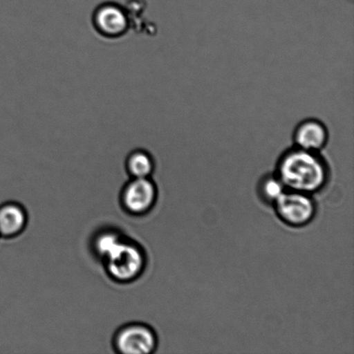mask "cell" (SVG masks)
Returning <instances> with one entry per match:
<instances>
[{
	"mask_svg": "<svg viewBox=\"0 0 354 354\" xmlns=\"http://www.w3.org/2000/svg\"><path fill=\"white\" fill-rule=\"evenodd\" d=\"M275 174L286 189L313 196L327 186L330 169L321 152L292 145L280 155Z\"/></svg>",
	"mask_w": 354,
	"mask_h": 354,
	"instance_id": "obj_1",
	"label": "cell"
},
{
	"mask_svg": "<svg viewBox=\"0 0 354 354\" xmlns=\"http://www.w3.org/2000/svg\"><path fill=\"white\" fill-rule=\"evenodd\" d=\"M277 218L290 227H306L317 215V207L311 194L284 191L272 205Z\"/></svg>",
	"mask_w": 354,
	"mask_h": 354,
	"instance_id": "obj_2",
	"label": "cell"
},
{
	"mask_svg": "<svg viewBox=\"0 0 354 354\" xmlns=\"http://www.w3.org/2000/svg\"><path fill=\"white\" fill-rule=\"evenodd\" d=\"M107 272L114 280L129 282L143 272L145 257L143 250L124 239L105 257Z\"/></svg>",
	"mask_w": 354,
	"mask_h": 354,
	"instance_id": "obj_3",
	"label": "cell"
},
{
	"mask_svg": "<svg viewBox=\"0 0 354 354\" xmlns=\"http://www.w3.org/2000/svg\"><path fill=\"white\" fill-rule=\"evenodd\" d=\"M158 346V338L150 327L131 324L121 328L115 337V348L124 354H150Z\"/></svg>",
	"mask_w": 354,
	"mask_h": 354,
	"instance_id": "obj_4",
	"label": "cell"
},
{
	"mask_svg": "<svg viewBox=\"0 0 354 354\" xmlns=\"http://www.w3.org/2000/svg\"><path fill=\"white\" fill-rule=\"evenodd\" d=\"M330 134L324 121L307 118L295 127L292 133L294 147L303 150L322 152L327 147Z\"/></svg>",
	"mask_w": 354,
	"mask_h": 354,
	"instance_id": "obj_5",
	"label": "cell"
},
{
	"mask_svg": "<svg viewBox=\"0 0 354 354\" xmlns=\"http://www.w3.org/2000/svg\"><path fill=\"white\" fill-rule=\"evenodd\" d=\"M157 197V187L150 178H134L124 187L122 203L130 213L142 214L153 207Z\"/></svg>",
	"mask_w": 354,
	"mask_h": 354,
	"instance_id": "obj_6",
	"label": "cell"
},
{
	"mask_svg": "<svg viewBox=\"0 0 354 354\" xmlns=\"http://www.w3.org/2000/svg\"><path fill=\"white\" fill-rule=\"evenodd\" d=\"M95 22L106 36H118L126 30L128 20L124 10L115 5H105L97 10Z\"/></svg>",
	"mask_w": 354,
	"mask_h": 354,
	"instance_id": "obj_7",
	"label": "cell"
},
{
	"mask_svg": "<svg viewBox=\"0 0 354 354\" xmlns=\"http://www.w3.org/2000/svg\"><path fill=\"white\" fill-rule=\"evenodd\" d=\"M26 211L19 205L7 203L0 207V235L13 237L20 234L26 227Z\"/></svg>",
	"mask_w": 354,
	"mask_h": 354,
	"instance_id": "obj_8",
	"label": "cell"
},
{
	"mask_svg": "<svg viewBox=\"0 0 354 354\" xmlns=\"http://www.w3.org/2000/svg\"><path fill=\"white\" fill-rule=\"evenodd\" d=\"M127 169L134 178H149L154 171V161L147 152L135 151L127 159Z\"/></svg>",
	"mask_w": 354,
	"mask_h": 354,
	"instance_id": "obj_9",
	"label": "cell"
},
{
	"mask_svg": "<svg viewBox=\"0 0 354 354\" xmlns=\"http://www.w3.org/2000/svg\"><path fill=\"white\" fill-rule=\"evenodd\" d=\"M282 182L275 173L263 177L259 184V194L266 203L273 205L286 191Z\"/></svg>",
	"mask_w": 354,
	"mask_h": 354,
	"instance_id": "obj_10",
	"label": "cell"
},
{
	"mask_svg": "<svg viewBox=\"0 0 354 354\" xmlns=\"http://www.w3.org/2000/svg\"><path fill=\"white\" fill-rule=\"evenodd\" d=\"M122 238L115 232L106 231L100 232L95 239L93 246L95 252L100 258L105 259V257L122 241Z\"/></svg>",
	"mask_w": 354,
	"mask_h": 354,
	"instance_id": "obj_11",
	"label": "cell"
}]
</instances>
